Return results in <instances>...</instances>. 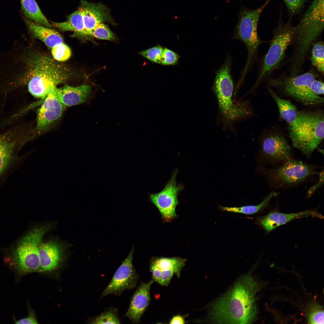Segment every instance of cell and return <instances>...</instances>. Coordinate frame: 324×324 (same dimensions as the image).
<instances>
[{
	"instance_id": "obj_12",
	"label": "cell",
	"mask_w": 324,
	"mask_h": 324,
	"mask_svg": "<svg viewBox=\"0 0 324 324\" xmlns=\"http://www.w3.org/2000/svg\"><path fill=\"white\" fill-rule=\"evenodd\" d=\"M316 173L311 166L290 159L279 168L268 170L266 172L271 181L278 187L297 184Z\"/></svg>"
},
{
	"instance_id": "obj_2",
	"label": "cell",
	"mask_w": 324,
	"mask_h": 324,
	"mask_svg": "<svg viewBox=\"0 0 324 324\" xmlns=\"http://www.w3.org/2000/svg\"><path fill=\"white\" fill-rule=\"evenodd\" d=\"M28 55L26 77L20 86L26 84L28 92L35 97L44 99L52 87L71 76L68 68L46 54L35 52Z\"/></svg>"
},
{
	"instance_id": "obj_10",
	"label": "cell",
	"mask_w": 324,
	"mask_h": 324,
	"mask_svg": "<svg viewBox=\"0 0 324 324\" xmlns=\"http://www.w3.org/2000/svg\"><path fill=\"white\" fill-rule=\"evenodd\" d=\"M294 27L290 22L281 24L274 34L269 49L264 56L259 75L254 87L279 65L293 40Z\"/></svg>"
},
{
	"instance_id": "obj_18",
	"label": "cell",
	"mask_w": 324,
	"mask_h": 324,
	"mask_svg": "<svg viewBox=\"0 0 324 324\" xmlns=\"http://www.w3.org/2000/svg\"><path fill=\"white\" fill-rule=\"evenodd\" d=\"M86 34L89 39L92 32L98 24L104 22H111L106 8L100 4H94L82 0L81 6Z\"/></svg>"
},
{
	"instance_id": "obj_34",
	"label": "cell",
	"mask_w": 324,
	"mask_h": 324,
	"mask_svg": "<svg viewBox=\"0 0 324 324\" xmlns=\"http://www.w3.org/2000/svg\"><path fill=\"white\" fill-rule=\"evenodd\" d=\"M180 57L174 51L164 48L161 64L164 65H175L177 63Z\"/></svg>"
},
{
	"instance_id": "obj_15",
	"label": "cell",
	"mask_w": 324,
	"mask_h": 324,
	"mask_svg": "<svg viewBox=\"0 0 324 324\" xmlns=\"http://www.w3.org/2000/svg\"><path fill=\"white\" fill-rule=\"evenodd\" d=\"M53 87L43 99L42 105L37 110L36 129L38 131L43 130L58 119L64 110L65 106L56 98Z\"/></svg>"
},
{
	"instance_id": "obj_36",
	"label": "cell",
	"mask_w": 324,
	"mask_h": 324,
	"mask_svg": "<svg viewBox=\"0 0 324 324\" xmlns=\"http://www.w3.org/2000/svg\"><path fill=\"white\" fill-rule=\"evenodd\" d=\"M15 324H38L36 317L34 312L31 310L27 316L16 321Z\"/></svg>"
},
{
	"instance_id": "obj_17",
	"label": "cell",
	"mask_w": 324,
	"mask_h": 324,
	"mask_svg": "<svg viewBox=\"0 0 324 324\" xmlns=\"http://www.w3.org/2000/svg\"><path fill=\"white\" fill-rule=\"evenodd\" d=\"M154 281L151 279L147 282L141 283L133 294L128 310L124 316L132 323L140 322L151 302L150 288Z\"/></svg>"
},
{
	"instance_id": "obj_21",
	"label": "cell",
	"mask_w": 324,
	"mask_h": 324,
	"mask_svg": "<svg viewBox=\"0 0 324 324\" xmlns=\"http://www.w3.org/2000/svg\"><path fill=\"white\" fill-rule=\"evenodd\" d=\"M310 216L321 218H323L321 214L312 210L290 214L281 213L275 211L260 218L258 220V223L266 232H269L277 227L292 220Z\"/></svg>"
},
{
	"instance_id": "obj_31",
	"label": "cell",
	"mask_w": 324,
	"mask_h": 324,
	"mask_svg": "<svg viewBox=\"0 0 324 324\" xmlns=\"http://www.w3.org/2000/svg\"><path fill=\"white\" fill-rule=\"evenodd\" d=\"M52 58L58 62H63L68 59L71 55L69 47L64 43L51 49Z\"/></svg>"
},
{
	"instance_id": "obj_7",
	"label": "cell",
	"mask_w": 324,
	"mask_h": 324,
	"mask_svg": "<svg viewBox=\"0 0 324 324\" xmlns=\"http://www.w3.org/2000/svg\"><path fill=\"white\" fill-rule=\"evenodd\" d=\"M271 0H267L260 8L244 9L240 14L236 27L235 38L242 41L248 51L247 61L242 76H245L252 60L261 44L257 33V25L262 12Z\"/></svg>"
},
{
	"instance_id": "obj_29",
	"label": "cell",
	"mask_w": 324,
	"mask_h": 324,
	"mask_svg": "<svg viewBox=\"0 0 324 324\" xmlns=\"http://www.w3.org/2000/svg\"><path fill=\"white\" fill-rule=\"evenodd\" d=\"M92 37L97 39L116 41L117 38L116 35L110 30L108 27L102 23L97 25L92 32Z\"/></svg>"
},
{
	"instance_id": "obj_24",
	"label": "cell",
	"mask_w": 324,
	"mask_h": 324,
	"mask_svg": "<svg viewBox=\"0 0 324 324\" xmlns=\"http://www.w3.org/2000/svg\"><path fill=\"white\" fill-rule=\"evenodd\" d=\"M20 1L21 11L23 16L44 26L49 28L52 27L35 0Z\"/></svg>"
},
{
	"instance_id": "obj_1",
	"label": "cell",
	"mask_w": 324,
	"mask_h": 324,
	"mask_svg": "<svg viewBox=\"0 0 324 324\" xmlns=\"http://www.w3.org/2000/svg\"><path fill=\"white\" fill-rule=\"evenodd\" d=\"M258 283L249 274L239 278L226 293L209 307L207 320L211 323L250 324L256 319V296Z\"/></svg>"
},
{
	"instance_id": "obj_38",
	"label": "cell",
	"mask_w": 324,
	"mask_h": 324,
	"mask_svg": "<svg viewBox=\"0 0 324 324\" xmlns=\"http://www.w3.org/2000/svg\"><path fill=\"white\" fill-rule=\"evenodd\" d=\"M185 322L184 317L179 315L173 316L169 321V323L171 324H183L185 323Z\"/></svg>"
},
{
	"instance_id": "obj_26",
	"label": "cell",
	"mask_w": 324,
	"mask_h": 324,
	"mask_svg": "<svg viewBox=\"0 0 324 324\" xmlns=\"http://www.w3.org/2000/svg\"><path fill=\"white\" fill-rule=\"evenodd\" d=\"M278 193L275 191L270 193L259 204L257 205H246L240 207H227L219 206V208L221 211L231 212L239 213L250 215L256 213L266 207L270 200L273 197H276Z\"/></svg>"
},
{
	"instance_id": "obj_37",
	"label": "cell",
	"mask_w": 324,
	"mask_h": 324,
	"mask_svg": "<svg viewBox=\"0 0 324 324\" xmlns=\"http://www.w3.org/2000/svg\"><path fill=\"white\" fill-rule=\"evenodd\" d=\"M319 175V178L317 182L311 187L308 191L307 194L308 197L310 196L319 188L323 184V170L321 171L320 172Z\"/></svg>"
},
{
	"instance_id": "obj_14",
	"label": "cell",
	"mask_w": 324,
	"mask_h": 324,
	"mask_svg": "<svg viewBox=\"0 0 324 324\" xmlns=\"http://www.w3.org/2000/svg\"><path fill=\"white\" fill-rule=\"evenodd\" d=\"M186 259L179 257H152L149 262L152 279L160 285L167 286L174 275L178 278Z\"/></svg>"
},
{
	"instance_id": "obj_16",
	"label": "cell",
	"mask_w": 324,
	"mask_h": 324,
	"mask_svg": "<svg viewBox=\"0 0 324 324\" xmlns=\"http://www.w3.org/2000/svg\"><path fill=\"white\" fill-rule=\"evenodd\" d=\"M261 153L264 157L274 161L290 159L291 149L283 136L278 132H271L262 140Z\"/></svg>"
},
{
	"instance_id": "obj_8",
	"label": "cell",
	"mask_w": 324,
	"mask_h": 324,
	"mask_svg": "<svg viewBox=\"0 0 324 324\" xmlns=\"http://www.w3.org/2000/svg\"><path fill=\"white\" fill-rule=\"evenodd\" d=\"M28 140L25 128L19 122L0 132V178L14 164Z\"/></svg>"
},
{
	"instance_id": "obj_5",
	"label": "cell",
	"mask_w": 324,
	"mask_h": 324,
	"mask_svg": "<svg viewBox=\"0 0 324 324\" xmlns=\"http://www.w3.org/2000/svg\"><path fill=\"white\" fill-rule=\"evenodd\" d=\"M48 230V227H43L30 232L20 240L13 250V262L20 275L40 272L39 247Z\"/></svg>"
},
{
	"instance_id": "obj_32",
	"label": "cell",
	"mask_w": 324,
	"mask_h": 324,
	"mask_svg": "<svg viewBox=\"0 0 324 324\" xmlns=\"http://www.w3.org/2000/svg\"><path fill=\"white\" fill-rule=\"evenodd\" d=\"M308 315L310 324H323L324 310L320 305L314 304L311 306Z\"/></svg>"
},
{
	"instance_id": "obj_4",
	"label": "cell",
	"mask_w": 324,
	"mask_h": 324,
	"mask_svg": "<svg viewBox=\"0 0 324 324\" xmlns=\"http://www.w3.org/2000/svg\"><path fill=\"white\" fill-rule=\"evenodd\" d=\"M324 115L322 110L298 111L294 123L289 127L293 146L310 157L324 139Z\"/></svg>"
},
{
	"instance_id": "obj_11",
	"label": "cell",
	"mask_w": 324,
	"mask_h": 324,
	"mask_svg": "<svg viewBox=\"0 0 324 324\" xmlns=\"http://www.w3.org/2000/svg\"><path fill=\"white\" fill-rule=\"evenodd\" d=\"M177 172V170L175 171L161 191L148 195L151 202L158 209L166 222L170 221L176 217V209L178 203V195L184 188L183 185L176 182Z\"/></svg>"
},
{
	"instance_id": "obj_22",
	"label": "cell",
	"mask_w": 324,
	"mask_h": 324,
	"mask_svg": "<svg viewBox=\"0 0 324 324\" xmlns=\"http://www.w3.org/2000/svg\"><path fill=\"white\" fill-rule=\"evenodd\" d=\"M29 32L50 49L64 43L63 39L56 30L36 23L22 16Z\"/></svg>"
},
{
	"instance_id": "obj_27",
	"label": "cell",
	"mask_w": 324,
	"mask_h": 324,
	"mask_svg": "<svg viewBox=\"0 0 324 324\" xmlns=\"http://www.w3.org/2000/svg\"><path fill=\"white\" fill-rule=\"evenodd\" d=\"M88 323L92 324H120L117 309L110 307L105 310L99 315L91 318Z\"/></svg>"
},
{
	"instance_id": "obj_3",
	"label": "cell",
	"mask_w": 324,
	"mask_h": 324,
	"mask_svg": "<svg viewBox=\"0 0 324 324\" xmlns=\"http://www.w3.org/2000/svg\"><path fill=\"white\" fill-rule=\"evenodd\" d=\"M324 25V0H313L298 24L294 27L293 67H301L311 47L323 31Z\"/></svg>"
},
{
	"instance_id": "obj_35",
	"label": "cell",
	"mask_w": 324,
	"mask_h": 324,
	"mask_svg": "<svg viewBox=\"0 0 324 324\" xmlns=\"http://www.w3.org/2000/svg\"><path fill=\"white\" fill-rule=\"evenodd\" d=\"M310 89L314 94L320 95L324 94V84L322 81L314 80L310 85Z\"/></svg>"
},
{
	"instance_id": "obj_13",
	"label": "cell",
	"mask_w": 324,
	"mask_h": 324,
	"mask_svg": "<svg viewBox=\"0 0 324 324\" xmlns=\"http://www.w3.org/2000/svg\"><path fill=\"white\" fill-rule=\"evenodd\" d=\"M134 248L116 271L111 281L102 292L100 298L113 294L120 296L125 290H131L136 286L139 276L134 266L133 258Z\"/></svg>"
},
{
	"instance_id": "obj_20",
	"label": "cell",
	"mask_w": 324,
	"mask_h": 324,
	"mask_svg": "<svg viewBox=\"0 0 324 324\" xmlns=\"http://www.w3.org/2000/svg\"><path fill=\"white\" fill-rule=\"evenodd\" d=\"M40 272L55 271L60 266L63 258L62 250L58 243L50 242L40 244L39 250Z\"/></svg>"
},
{
	"instance_id": "obj_19",
	"label": "cell",
	"mask_w": 324,
	"mask_h": 324,
	"mask_svg": "<svg viewBox=\"0 0 324 324\" xmlns=\"http://www.w3.org/2000/svg\"><path fill=\"white\" fill-rule=\"evenodd\" d=\"M54 93L58 100L65 106L77 105L85 102L90 97L92 92L91 87L87 84L77 86L66 85L57 88H52Z\"/></svg>"
},
{
	"instance_id": "obj_23",
	"label": "cell",
	"mask_w": 324,
	"mask_h": 324,
	"mask_svg": "<svg viewBox=\"0 0 324 324\" xmlns=\"http://www.w3.org/2000/svg\"><path fill=\"white\" fill-rule=\"evenodd\" d=\"M51 24L52 27L61 31H73L86 39H89L86 34L82 11L80 7L68 16L66 21L60 22H52Z\"/></svg>"
},
{
	"instance_id": "obj_9",
	"label": "cell",
	"mask_w": 324,
	"mask_h": 324,
	"mask_svg": "<svg viewBox=\"0 0 324 324\" xmlns=\"http://www.w3.org/2000/svg\"><path fill=\"white\" fill-rule=\"evenodd\" d=\"M315 79L312 72L292 75L273 83L284 94L306 105H317L323 104L324 98L314 94L310 85Z\"/></svg>"
},
{
	"instance_id": "obj_30",
	"label": "cell",
	"mask_w": 324,
	"mask_h": 324,
	"mask_svg": "<svg viewBox=\"0 0 324 324\" xmlns=\"http://www.w3.org/2000/svg\"><path fill=\"white\" fill-rule=\"evenodd\" d=\"M160 45L141 51L139 54L153 63H161L164 51Z\"/></svg>"
},
{
	"instance_id": "obj_25",
	"label": "cell",
	"mask_w": 324,
	"mask_h": 324,
	"mask_svg": "<svg viewBox=\"0 0 324 324\" xmlns=\"http://www.w3.org/2000/svg\"><path fill=\"white\" fill-rule=\"evenodd\" d=\"M268 89L277 105L280 116L288 123L289 127L291 126L296 118V108L289 100L279 97L271 88H268Z\"/></svg>"
},
{
	"instance_id": "obj_28",
	"label": "cell",
	"mask_w": 324,
	"mask_h": 324,
	"mask_svg": "<svg viewBox=\"0 0 324 324\" xmlns=\"http://www.w3.org/2000/svg\"><path fill=\"white\" fill-rule=\"evenodd\" d=\"M311 60L313 66L321 73L324 72V43L316 42L313 44Z\"/></svg>"
},
{
	"instance_id": "obj_33",
	"label": "cell",
	"mask_w": 324,
	"mask_h": 324,
	"mask_svg": "<svg viewBox=\"0 0 324 324\" xmlns=\"http://www.w3.org/2000/svg\"><path fill=\"white\" fill-rule=\"evenodd\" d=\"M290 17L297 14L302 10L307 0H283Z\"/></svg>"
},
{
	"instance_id": "obj_6",
	"label": "cell",
	"mask_w": 324,
	"mask_h": 324,
	"mask_svg": "<svg viewBox=\"0 0 324 324\" xmlns=\"http://www.w3.org/2000/svg\"><path fill=\"white\" fill-rule=\"evenodd\" d=\"M231 60L228 57L216 72L213 89L218 106L224 118L232 121L248 114L243 108H240L232 100L233 84L231 74Z\"/></svg>"
}]
</instances>
